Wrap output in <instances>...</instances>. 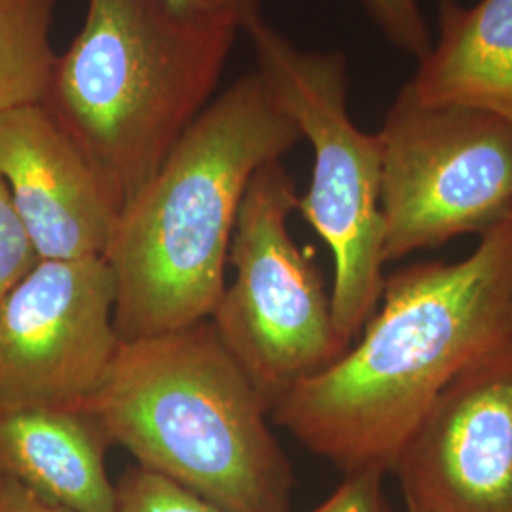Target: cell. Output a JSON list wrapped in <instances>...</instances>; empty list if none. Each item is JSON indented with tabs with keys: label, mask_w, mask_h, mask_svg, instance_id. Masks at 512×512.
Instances as JSON below:
<instances>
[{
	"label": "cell",
	"mask_w": 512,
	"mask_h": 512,
	"mask_svg": "<svg viewBox=\"0 0 512 512\" xmlns=\"http://www.w3.org/2000/svg\"><path fill=\"white\" fill-rule=\"evenodd\" d=\"M512 334V219L458 262L385 279L357 344L294 384L272 420L344 475L393 473L440 393Z\"/></svg>",
	"instance_id": "1"
},
{
	"label": "cell",
	"mask_w": 512,
	"mask_h": 512,
	"mask_svg": "<svg viewBox=\"0 0 512 512\" xmlns=\"http://www.w3.org/2000/svg\"><path fill=\"white\" fill-rule=\"evenodd\" d=\"M300 139L256 69L215 95L118 217L105 260L116 279L122 342L213 315L247 186Z\"/></svg>",
	"instance_id": "2"
},
{
	"label": "cell",
	"mask_w": 512,
	"mask_h": 512,
	"mask_svg": "<svg viewBox=\"0 0 512 512\" xmlns=\"http://www.w3.org/2000/svg\"><path fill=\"white\" fill-rule=\"evenodd\" d=\"M135 465L224 512H291L270 404L211 321L122 342L86 404Z\"/></svg>",
	"instance_id": "3"
},
{
	"label": "cell",
	"mask_w": 512,
	"mask_h": 512,
	"mask_svg": "<svg viewBox=\"0 0 512 512\" xmlns=\"http://www.w3.org/2000/svg\"><path fill=\"white\" fill-rule=\"evenodd\" d=\"M238 35L184 18L165 0L88 2L42 105L82 150L118 213L215 99Z\"/></svg>",
	"instance_id": "4"
},
{
	"label": "cell",
	"mask_w": 512,
	"mask_h": 512,
	"mask_svg": "<svg viewBox=\"0 0 512 512\" xmlns=\"http://www.w3.org/2000/svg\"><path fill=\"white\" fill-rule=\"evenodd\" d=\"M245 35L255 50L256 71L313 148L310 188L298 198L296 211L332 253V319L353 344L385 285L378 133L361 131L349 116L344 55L304 52L264 18Z\"/></svg>",
	"instance_id": "5"
},
{
	"label": "cell",
	"mask_w": 512,
	"mask_h": 512,
	"mask_svg": "<svg viewBox=\"0 0 512 512\" xmlns=\"http://www.w3.org/2000/svg\"><path fill=\"white\" fill-rule=\"evenodd\" d=\"M296 209L293 177L281 160L260 167L232 236L228 262L234 281L209 317L270 410L285 391L325 370L351 346L334 325L321 270L291 236Z\"/></svg>",
	"instance_id": "6"
},
{
	"label": "cell",
	"mask_w": 512,
	"mask_h": 512,
	"mask_svg": "<svg viewBox=\"0 0 512 512\" xmlns=\"http://www.w3.org/2000/svg\"><path fill=\"white\" fill-rule=\"evenodd\" d=\"M385 264L512 219V124L404 86L378 133Z\"/></svg>",
	"instance_id": "7"
},
{
	"label": "cell",
	"mask_w": 512,
	"mask_h": 512,
	"mask_svg": "<svg viewBox=\"0 0 512 512\" xmlns=\"http://www.w3.org/2000/svg\"><path fill=\"white\" fill-rule=\"evenodd\" d=\"M114 310L105 256L38 260L0 304V404L90 403L122 346Z\"/></svg>",
	"instance_id": "8"
},
{
	"label": "cell",
	"mask_w": 512,
	"mask_h": 512,
	"mask_svg": "<svg viewBox=\"0 0 512 512\" xmlns=\"http://www.w3.org/2000/svg\"><path fill=\"white\" fill-rule=\"evenodd\" d=\"M427 512H512V334L463 370L393 471Z\"/></svg>",
	"instance_id": "9"
},
{
	"label": "cell",
	"mask_w": 512,
	"mask_h": 512,
	"mask_svg": "<svg viewBox=\"0 0 512 512\" xmlns=\"http://www.w3.org/2000/svg\"><path fill=\"white\" fill-rule=\"evenodd\" d=\"M0 179L40 260L105 256L120 213L42 103L0 112Z\"/></svg>",
	"instance_id": "10"
},
{
	"label": "cell",
	"mask_w": 512,
	"mask_h": 512,
	"mask_svg": "<svg viewBox=\"0 0 512 512\" xmlns=\"http://www.w3.org/2000/svg\"><path fill=\"white\" fill-rule=\"evenodd\" d=\"M107 429L88 406H2L0 475L78 512H114Z\"/></svg>",
	"instance_id": "11"
},
{
	"label": "cell",
	"mask_w": 512,
	"mask_h": 512,
	"mask_svg": "<svg viewBox=\"0 0 512 512\" xmlns=\"http://www.w3.org/2000/svg\"><path fill=\"white\" fill-rule=\"evenodd\" d=\"M406 88L423 103L476 107L512 124V0H442L439 38Z\"/></svg>",
	"instance_id": "12"
},
{
	"label": "cell",
	"mask_w": 512,
	"mask_h": 512,
	"mask_svg": "<svg viewBox=\"0 0 512 512\" xmlns=\"http://www.w3.org/2000/svg\"><path fill=\"white\" fill-rule=\"evenodd\" d=\"M55 0H0V112L42 103L54 73Z\"/></svg>",
	"instance_id": "13"
},
{
	"label": "cell",
	"mask_w": 512,
	"mask_h": 512,
	"mask_svg": "<svg viewBox=\"0 0 512 512\" xmlns=\"http://www.w3.org/2000/svg\"><path fill=\"white\" fill-rule=\"evenodd\" d=\"M114 512H224L200 495L139 465L116 480Z\"/></svg>",
	"instance_id": "14"
},
{
	"label": "cell",
	"mask_w": 512,
	"mask_h": 512,
	"mask_svg": "<svg viewBox=\"0 0 512 512\" xmlns=\"http://www.w3.org/2000/svg\"><path fill=\"white\" fill-rule=\"evenodd\" d=\"M385 38L404 54L421 61L429 54L433 38L423 18L420 0H361Z\"/></svg>",
	"instance_id": "15"
},
{
	"label": "cell",
	"mask_w": 512,
	"mask_h": 512,
	"mask_svg": "<svg viewBox=\"0 0 512 512\" xmlns=\"http://www.w3.org/2000/svg\"><path fill=\"white\" fill-rule=\"evenodd\" d=\"M40 260L0 179V304Z\"/></svg>",
	"instance_id": "16"
},
{
	"label": "cell",
	"mask_w": 512,
	"mask_h": 512,
	"mask_svg": "<svg viewBox=\"0 0 512 512\" xmlns=\"http://www.w3.org/2000/svg\"><path fill=\"white\" fill-rule=\"evenodd\" d=\"M384 478L385 473L376 469L344 475L340 486L308 512H391Z\"/></svg>",
	"instance_id": "17"
},
{
	"label": "cell",
	"mask_w": 512,
	"mask_h": 512,
	"mask_svg": "<svg viewBox=\"0 0 512 512\" xmlns=\"http://www.w3.org/2000/svg\"><path fill=\"white\" fill-rule=\"evenodd\" d=\"M184 18L220 23L245 33L262 18L260 0H165Z\"/></svg>",
	"instance_id": "18"
},
{
	"label": "cell",
	"mask_w": 512,
	"mask_h": 512,
	"mask_svg": "<svg viewBox=\"0 0 512 512\" xmlns=\"http://www.w3.org/2000/svg\"><path fill=\"white\" fill-rule=\"evenodd\" d=\"M0 512H78L37 494L10 476L0 475Z\"/></svg>",
	"instance_id": "19"
},
{
	"label": "cell",
	"mask_w": 512,
	"mask_h": 512,
	"mask_svg": "<svg viewBox=\"0 0 512 512\" xmlns=\"http://www.w3.org/2000/svg\"><path fill=\"white\" fill-rule=\"evenodd\" d=\"M406 511L408 512H427L420 509V507H416V505H412V503H406Z\"/></svg>",
	"instance_id": "20"
}]
</instances>
